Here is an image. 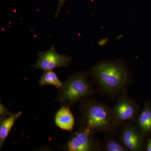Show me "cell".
Wrapping results in <instances>:
<instances>
[{"label": "cell", "mask_w": 151, "mask_h": 151, "mask_svg": "<svg viewBox=\"0 0 151 151\" xmlns=\"http://www.w3.org/2000/svg\"><path fill=\"white\" fill-rule=\"evenodd\" d=\"M96 84L102 91L110 95L123 94L129 86V72L118 63L103 61L97 63L92 69Z\"/></svg>", "instance_id": "cell-1"}, {"label": "cell", "mask_w": 151, "mask_h": 151, "mask_svg": "<svg viewBox=\"0 0 151 151\" xmlns=\"http://www.w3.org/2000/svg\"><path fill=\"white\" fill-rule=\"evenodd\" d=\"M79 110L81 121L93 134L100 132L113 134L117 132L119 127L113 120L112 108L108 105L86 98L80 101Z\"/></svg>", "instance_id": "cell-2"}, {"label": "cell", "mask_w": 151, "mask_h": 151, "mask_svg": "<svg viewBox=\"0 0 151 151\" xmlns=\"http://www.w3.org/2000/svg\"><path fill=\"white\" fill-rule=\"evenodd\" d=\"M58 92V101L69 106L92 95L94 91L86 74L76 72L68 76Z\"/></svg>", "instance_id": "cell-3"}, {"label": "cell", "mask_w": 151, "mask_h": 151, "mask_svg": "<svg viewBox=\"0 0 151 151\" xmlns=\"http://www.w3.org/2000/svg\"><path fill=\"white\" fill-rule=\"evenodd\" d=\"M111 108L114 122L119 128L127 122H134L141 111L137 101L123 93L119 95Z\"/></svg>", "instance_id": "cell-4"}, {"label": "cell", "mask_w": 151, "mask_h": 151, "mask_svg": "<svg viewBox=\"0 0 151 151\" xmlns=\"http://www.w3.org/2000/svg\"><path fill=\"white\" fill-rule=\"evenodd\" d=\"M78 126L77 131L70 137L66 144L69 151H99L102 146L94 136V134L86 128L83 122Z\"/></svg>", "instance_id": "cell-5"}, {"label": "cell", "mask_w": 151, "mask_h": 151, "mask_svg": "<svg viewBox=\"0 0 151 151\" xmlns=\"http://www.w3.org/2000/svg\"><path fill=\"white\" fill-rule=\"evenodd\" d=\"M120 127L119 139L128 151L146 150L147 138L138 129L134 122H127Z\"/></svg>", "instance_id": "cell-6"}, {"label": "cell", "mask_w": 151, "mask_h": 151, "mask_svg": "<svg viewBox=\"0 0 151 151\" xmlns=\"http://www.w3.org/2000/svg\"><path fill=\"white\" fill-rule=\"evenodd\" d=\"M38 58L36 63L32 65L36 69L44 70H53L64 66H68L72 60V57L57 52L54 45L44 52H38Z\"/></svg>", "instance_id": "cell-7"}, {"label": "cell", "mask_w": 151, "mask_h": 151, "mask_svg": "<svg viewBox=\"0 0 151 151\" xmlns=\"http://www.w3.org/2000/svg\"><path fill=\"white\" fill-rule=\"evenodd\" d=\"M134 124L138 129L147 138L151 137V102L146 100L142 109L135 119Z\"/></svg>", "instance_id": "cell-8"}, {"label": "cell", "mask_w": 151, "mask_h": 151, "mask_svg": "<svg viewBox=\"0 0 151 151\" xmlns=\"http://www.w3.org/2000/svg\"><path fill=\"white\" fill-rule=\"evenodd\" d=\"M55 123L61 129L72 132L75 125V119L69 106L63 105L55 114Z\"/></svg>", "instance_id": "cell-9"}, {"label": "cell", "mask_w": 151, "mask_h": 151, "mask_svg": "<svg viewBox=\"0 0 151 151\" xmlns=\"http://www.w3.org/2000/svg\"><path fill=\"white\" fill-rule=\"evenodd\" d=\"M22 112L19 111L17 113H11L6 119L1 121L0 123V147H3L5 141L7 137L13 126L17 119L21 116Z\"/></svg>", "instance_id": "cell-10"}, {"label": "cell", "mask_w": 151, "mask_h": 151, "mask_svg": "<svg viewBox=\"0 0 151 151\" xmlns=\"http://www.w3.org/2000/svg\"><path fill=\"white\" fill-rule=\"evenodd\" d=\"M39 83L40 86L52 85L58 90L62 88L63 84V82L60 81L53 70H44L39 80Z\"/></svg>", "instance_id": "cell-11"}, {"label": "cell", "mask_w": 151, "mask_h": 151, "mask_svg": "<svg viewBox=\"0 0 151 151\" xmlns=\"http://www.w3.org/2000/svg\"><path fill=\"white\" fill-rule=\"evenodd\" d=\"M103 140V149L105 151H127V149L119 139L117 140L111 134H107Z\"/></svg>", "instance_id": "cell-12"}, {"label": "cell", "mask_w": 151, "mask_h": 151, "mask_svg": "<svg viewBox=\"0 0 151 151\" xmlns=\"http://www.w3.org/2000/svg\"><path fill=\"white\" fill-rule=\"evenodd\" d=\"M11 113L1 103H0V119L1 121L6 119L10 115Z\"/></svg>", "instance_id": "cell-13"}, {"label": "cell", "mask_w": 151, "mask_h": 151, "mask_svg": "<svg viewBox=\"0 0 151 151\" xmlns=\"http://www.w3.org/2000/svg\"><path fill=\"white\" fill-rule=\"evenodd\" d=\"M67 0H58V5L55 14V17L57 18L58 17L60 12L61 11V9L63 7L64 3Z\"/></svg>", "instance_id": "cell-14"}, {"label": "cell", "mask_w": 151, "mask_h": 151, "mask_svg": "<svg viewBox=\"0 0 151 151\" xmlns=\"http://www.w3.org/2000/svg\"><path fill=\"white\" fill-rule=\"evenodd\" d=\"M146 150L151 151V139L147 138V145H146Z\"/></svg>", "instance_id": "cell-15"}]
</instances>
